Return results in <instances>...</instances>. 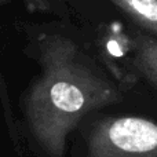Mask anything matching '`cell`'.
I'll use <instances>...</instances> for the list:
<instances>
[{
	"label": "cell",
	"mask_w": 157,
	"mask_h": 157,
	"mask_svg": "<svg viewBox=\"0 0 157 157\" xmlns=\"http://www.w3.org/2000/svg\"><path fill=\"white\" fill-rule=\"evenodd\" d=\"M41 73L25 97L28 125L48 157H62L68 134L91 112L123 101L125 91L73 40L40 43Z\"/></svg>",
	"instance_id": "cell-1"
},
{
	"label": "cell",
	"mask_w": 157,
	"mask_h": 157,
	"mask_svg": "<svg viewBox=\"0 0 157 157\" xmlns=\"http://www.w3.org/2000/svg\"><path fill=\"white\" fill-rule=\"evenodd\" d=\"M84 157H157V121L121 114L95 120L86 134Z\"/></svg>",
	"instance_id": "cell-2"
},
{
	"label": "cell",
	"mask_w": 157,
	"mask_h": 157,
	"mask_svg": "<svg viewBox=\"0 0 157 157\" xmlns=\"http://www.w3.org/2000/svg\"><path fill=\"white\" fill-rule=\"evenodd\" d=\"M130 69L138 81L157 90V39L141 30H134Z\"/></svg>",
	"instance_id": "cell-3"
},
{
	"label": "cell",
	"mask_w": 157,
	"mask_h": 157,
	"mask_svg": "<svg viewBox=\"0 0 157 157\" xmlns=\"http://www.w3.org/2000/svg\"><path fill=\"white\" fill-rule=\"evenodd\" d=\"M136 29L157 39V0H110Z\"/></svg>",
	"instance_id": "cell-4"
},
{
	"label": "cell",
	"mask_w": 157,
	"mask_h": 157,
	"mask_svg": "<svg viewBox=\"0 0 157 157\" xmlns=\"http://www.w3.org/2000/svg\"><path fill=\"white\" fill-rule=\"evenodd\" d=\"M3 2H6V0H0V3H3Z\"/></svg>",
	"instance_id": "cell-5"
}]
</instances>
